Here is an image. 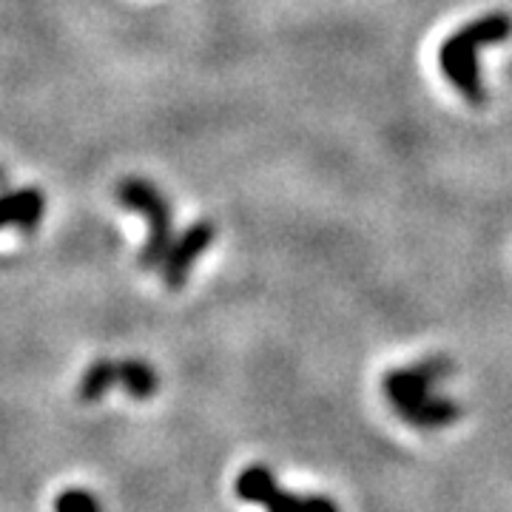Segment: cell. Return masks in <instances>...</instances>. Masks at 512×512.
I'll list each match as a JSON object with an SVG mask.
<instances>
[{
	"label": "cell",
	"mask_w": 512,
	"mask_h": 512,
	"mask_svg": "<svg viewBox=\"0 0 512 512\" xmlns=\"http://www.w3.org/2000/svg\"><path fill=\"white\" fill-rule=\"evenodd\" d=\"M450 373L444 359H427L413 367L390 370L382 379V393L393 413L416 430H441L461 416L453 399L441 396L439 382Z\"/></svg>",
	"instance_id": "1"
},
{
	"label": "cell",
	"mask_w": 512,
	"mask_h": 512,
	"mask_svg": "<svg viewBox=\"0 0 512 512\" xmlns=\"http://www.w3.org/2000/svg\"><path fill=\"white\" fill-rule=\"evenodd\" d=\"M512 35L510 15H484L473 20L467 26H461L458 32L444 40L439 52V63L444 77L450 80V86L456 89L467 103L481 106L484 103V83L478 72V52L484 46L501 43Z\"/></svg>",
	"instance_id": "2"
},
{
	"label": "cell",
	"mask_w": 512,
	"mask_h": 512,
	"mask_svg": "<svg viewBox=\"0 0 512 512\" xmlns=\"http://www.w3.org/2000/svg\"><path fill=\"white\" fill-rule=\"evenodd\" d=\"M117 200L123 202V208L143 214L148 222V237L143 251H140V268H160L165 251L174 242V222H171V202L154 183H148L143 177H123L117 183Z\"/></svg>",
	"instance_id": "3"
},
{
	"label": "cell",
	"mask_w": 512,
	"mask_h": 512,
	"mask_svg": "<svg viewBox=\"0 0 512 512\" xmlns=\"http://www.w3.org/2000/svg\"><path fill=\"white\" fill-rule=\"evenodd\" d=\"M237 495L248 504L265 507L268 512H339L328 495L285 493L276 484L274 473L262 464H251L239 473Z\"/></svg>",
	"instance_id": "4"
},
{
	"label": "cell",
	"mask_w": 512,
	"mask_h": 512,
	"mask_svg": "<svg viewBox=\"0 0 512 512\" xmlns=\"http://www.w3.org/2000/svg\"><path fill=\"white\" fill-rule=\"evenodd\" d=\"M214 237H217V225L211 220H197L191 222L183 234L171 242V248L165 251L163 262H160V276H163L168 291H180V288H185L194 262L211 248Z\"/></svg>",
	"instance_id": "5"
},
{
	"label": "cell",
	"mask_w": 512,
	"mask_h": 512,
	"mask_svg": "<svg viewBox=\"0 0 512 512\" xmlns=\"http://www.w3.org/2000/svg\"><path fill=\"white\" fill-rule=\"evenodd\" d=\"M46 197L40 188H18L9 194H0V228L15 225L20 231H32L43 220Z\"/></svg>",
	"instance_id": "6"
},
{
	"label": "cell",
	"mask_w": 512,
	"mask_h": 512,
	"mask_svg": "<svg viewBox=\"0 0 512 512\" xmlns=\"http://www.w3.org/2000/svg\"><path fill=\"white\" fill-rule=\"evenodd\" d=\"M117 384L126 390L131 399H151L157 393V373L143 359H123L117 362Z\"/></svg>",
	"instance_id": "7"
},
{
	"label": "cell",
	"mask_w": 512,
	"mask_h": 512,
	"mask_svg": "<svg viewBox=\"0 0 512 512\" xmlns=\"http://www.w3.org/2000/svg\"><path fill=\"white\" fill-rule=\"evenodd\" d=\"M114 384H117V362L114 359H97L86 367V373L80 379V399L83 402H100Z\"/></svg>",
	"instance_id": "8"
},
{
	"label": "cell",
	"mask_w": 512,
	"mask_h": 512,
	"mask_svg": "<svg viewBox=\"0 0 512 512\" xmlns=\"http://www.w3.org/2000/svg\"><path fill=\"white\" fill-rule=\"evenodd\" d=\"M55 512H103V510H100L97 495L89 493V490H66V493L57 495Z\"/></svg>",
	"instance_id": "9"
}]
</instances>
